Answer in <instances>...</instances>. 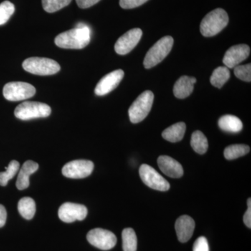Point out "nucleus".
<instances>
[{"label":"nucleus","instance_id":"obj_2","mask_svg":"<svg viewBox=\"0 0 251 251\" xmlns=\"http://www.w3.org/2000/svg\"><path fill=\"white\" fill-rule=\"evenodd\" d=\"M229 22L228 15L223 9L213 10L203 18L201 32L205 37H211L221 32Z\"/></svg>","mask_w":251,"mask_h":251},{"label":"nucleus","instance_id":"obj_31","mask_svg":"<svg viewBox=\"0 0 251 251\" xmlns=\"http://www.w3.org/2000/svg\"><path fill=\"white\" fill-rule=\"evenodd\" d=\"M193 251H209V244L206 237H201L196 239L193 248Z\"/></svg>","mask_w":251,"mask_h":251},{"label":"nucleus","instance_id":"obj_12","mask_svg":"<svg viewBox=\"0 0 251 251\" xmlns=\"http://www.w3.org/2000/svg\"><path fill=\"white\" fill-rule=\"evenodd\" d=\"M87 215V209L82 204L66 202L59 207L58 216L63 222L73 223L75 221H82Z\"/></svg>","mask_w":251,"mask_h":251},{"label":"nucleus","instance_id":"obj_32","mask_svg":"<svg viewBox=\"0 0 251 251\" xmlns=\"http://www.w3.org/2000/svg\"><path fill=\"white\" fill-rule=\"evenodd\" d=\"M77 6L81 9H87L97 4L100 0H75Z\"/></svg>","mask_w":251,"mask_h":251},{"label":"nucleus","instance_id":"obj_26","mask_svg":"<svg viewBox=\"0 0 251 251\" xmlns=\"http://www.w3.org/2000/svg\"><path fill=\"white\" fill-rule=\"evenodd\" d=\"M20 163L17 161L10 162L9 166L6 168V171L0 173V186H6L9 180L18 173Z\"/></svg>","mask_w":251,"mask_h":251},{"label":"nucleus","instance_id":"obj_5","mask_svg":"<svg viewBox=\"0 0 251 251\" xmlns=\"http://www.w3.org/2000/svg\"><path fill=\"white\" fill-rule=\"evenodd\" d=\"M154 95L151 91H145L130 105L128 115L130 122L138 124L146 118L152 107Z\"/></svg>","mask_w":251,"mask_h":251},{"label":"nucleus","instance_id":"obj_35","mask_svg":"<svg viewBox=\"0 0 251 251\" xmlns=\"http://www.w3.org/2000/svg\"><path fill=\"white\" fill-rule=\"evenodd\" d=\"M248 206H251V198H249V200H248Z\"/></svg>","mask_w":251,"mask_h":251},{"label":"nucleus","instance_id":"obj_18","mask_svg":"<svg viewBox=\"0 0 251 251\" xmlns=\"http://www.w3.org/2000/svg\"><path fill=\"white\" fill-rule=\"evenodd\" d=\"M39 169V164L36 162L27 161L23 164L22 168L20 170L17 181H16V187L19 190H24L29 186V176L35 173Z\"/></svg>","mask_w":251,"mask_h":251},{"label":"nucleus","instance_id":"obj_1","mask_svg":"<svg viewBox=\"0 0 251 251\" xmlns=\"http://www.w3.org/2000/svg\"><path fill=\"white\" fill-rule=\"evenodd\" d=\"M90 28L87 25L80 23L74 29L64 31L56 36L54 43L61 49H82L90 44Z\"/></svg>","mask_w":251,"mask_h":251},{"label":"nucleus","instance_id":"obj_22","mask_svg":"<svg viewBox=\"0 0 251 251\" xmlns=\"http://www.w3.org/2000/svg\"><path fill=\"white\" fill-rule=\"evenodd\" d=\"M191 147L196 152L199 154H204L208 150L207 138L202 132L196 130L193 133L191 140Z\"/></svg>","mask_w":251,"mask_h":251},{"label":"nucleus","instance_id":"obj_6","mask_svg":"<svg viewBox=\"0 0 251 251\" xmlns=\"http://www.w3.org/2000/svg\"><path fill=\"white\" fill-rule=\"evenodd\" d=\"M51 114V108L49 105L40 102L25 101L16 107L15 116L21 120L44 118Z\"/></svg>","mask_w":251,"mask_h":251},{"label":"nucleus","instance_id":"obj_9","mask_svg":"<svg viewBox=\"0 0 251 251\" xmlns=\"http://www.w3.org/2000/svg\"><path fill=\"white\" fill-rule=\"evenodd\" d=\"M87 241L100 250L108 251L115 247L117 237L110 231L101 228L92 229L87 235Z\"/></svg>","mask_w":251,"mask_h":251},{"label":"nucleus","instance_id":"obj_29","mask_svg":"<svg viewBox=\"0 0 251 251\" xmlns=\"http://www.w3.org/2000/svg\"><path fill=\"white\" fill-rule=\"evenodd\" d=\"M234 75L237 78L250 82L251 81V64L237 66L234 68Z\"/></svg>","mask_w":251,"mask_h":251},{"label":"nucleus","instance_id":"obj_20","mask_svg":"<svg viewBox=\"0 0 251 251\" xmlns=\"http://www.w3.org/2000/svg\"><path fill=\"white\" fill-rule=\"evenodd\" d=\"M219 126L221 129L229 133H239L243 128L240 119L231 115L221 117L219 120Z\"/></svg>","mask_w":251,"mask_h":251},{"label":"nucleus","instance_id":"obj_16","mask_svg":"<svg viewBox=\"0 0 251 251\" xmlns=\"http://www.w3.org/2000/svg\"><path fill=\"white\" fill-rule=\"evenodd\" d=\"M157 162L161 171L170 177L177 179L184 175V170L181 165L171 156H159Z\"/></svg>","mask_w":251,"mask_h":251},{"label":"nucleus","instance_id":"obj_14","mask_svg":"<svg viewBox=\"0 0 251 251\" xmlns=\"http://www.w3.org/2000/svg\"><path fill=\"white\" fill-rule=\"evenodd\" d=\"M250 47L247 44L232 46L225 54L223 62L227 68H234L245 60L250 54Z\"/></svg>","mask_w":251,"mask_h":251},{"label":"nucleus","instance_id":"obj_30","mask_svg":"<svg viewBox=\"0 0 251 251\" xmlns=\"http://www.w3.org/2000/svg\"><path fill=\"white\" fill-rule=\"evenodd\" d=\"M148 0H120V5L122 9H134L141 6Z\"/></svg>","mask_w":251,"mask_h":251},{"label":"nucleus","instance_id":"obj_24","mask_svg":"<svg viewBox=\"0 0 251 251\" xmlns=\"http://www.w3.org/2000/svg\"><path fill=\"white\" fill-rule=\"evenodd\" d=\"M250 151V148L246 145H232L224 150V156L226 159L234 160L247 154Z\"/></svg>","mask_w":251,"mask_h":251},{"label":"nucleus","instance_id":"obj_34","mask_svg":"<svg viewBox=\"0 0 251 251\" xmlns=\"http://www.w3.org/2000/svg\"><path fill=\"white\" fill-rule=\"evenodd\" d=\"M244 222L249 228L251 227V206H248L247 212L244 216Z\"/></svg>","mask_w":251,"mask_h":251},{"label":"nucleus","instance_id":"obj_19","mask_svg":"<svg viewBox=\"0 0 251 251\" xmlns=\"http://www.w3.org/2000/svg\"><path fill=\"white\" fill-rule=\"evenodd\" d=\"M186 129V126L184 122H178L163 130L162 136L168 141L176 143L183 139Z\"/></svg>","mask_w":251,"mask_h":251},{"label":"nucleus","instance_id":"obj_15","mask_svg":"<svg viewBox=\"0 0 251 251\" xmlns=\"http://www.w3.org/2000/svg\"><path fill=\"white\" fill-rule=\"evenodd\" d=\"M194 220L191 216L184 215L180 216L175 223V230L178 240L181 243H186L192 237L194 232Z\"/></svg>","mask_w":251,"mask_h":251},{"label":"nucleus","instance_id":"obj_33","mask_svg":"<svg viewBox=\"0 0 251 251\" xmlns=\"http://www.w3.org/2000/svg\"><path fill=\"white\" fill-rule=\"evenodd\" d=\"M7 213L4 206L0 204V227H2L6 224Z\"/></svg>","mask_w":251,"mask_h":251},{"label":"nucleus","instance_id":"obj_27","mask_svg":"<svg viewBox=\"0 0 251 251\" xmlns=\"http://www.w3.org/2000/svg\"><path fill=\"white\" fill-rule=\"evenodd\" d=\"M72 0H42L43 8L48 13H54L66 7Z\"/></svg>","mask_w":251,"mask_h":251},{"label":"nucleus","instance_id":"obj_4","mask_svg":"<svg viewBox=\"0 0 251 251\" xmlns=\"http://www.w3.org/2000/svg\"><path fill=\"white\" fill-rule=\"evenodd\" d=\"M23 68L26 72L38 75H50L60 71V65L53 60L46 57H30L23 63Z\"/></svg>","mask_w":251,"mask_h":251},{"label":"nucleus","instance_id":"obj_8","mask_svg":"<svg viewBox=\"0 0 251 251\" xmlns=\"http://www.w3.org/2000/svg\"><path fill=\"white\" fill-rule=\"evenodd\" d=\"M142 181L149 187L160 191H167L171 188L169 182L149 165L143 164L139 170Z\"/></svg>","mask_w":251,"mask_h":251},{"label":"nucleus","instance_id":"obj_25","mask_svg":"<svg viewBox=\"0 0 251 251\" xmlns=\"http://www.w3.org/2000/svg\"><path fill=\"white\" fill-rule=\"evenodd\" d=\"M124 251H136L138 239L136 234L132 228H126L122 232Z\"/></svg>","mask_w":251,"mask_h":251},{"label":"nucleus","instance_id":"obj_17","mask_svg":"<svg viewBox=\"0 0 251 251\" xmlns=\"http://www.w3.org/2000/svg\"><path fill=\"white\" fill-rule=\"evenodd\" d=\"M197 80L194 77H188L186 75L180 77L176 81L173 88V93L177 99H183L189 97L192 93L194 84Z\"/></svg>","mask_w":251,"mask_h":251},{"label":"nucleus","instance_id":"obj_21","mask_svg":"<svg viewBox=\"0 0 251 251\" xmlns=\"http://www.w3.org/2000/svg\"><path fill=\"white\" fill-rule=\"evenodd\" d=\"M20 214L24 219L31 220L36 212V204L32 198L25 197L20 200L18 204Z\"/></svg>","mask_w":251,"mask_h":251},{"label":"nucleus","instance_id":"obj_28","mask_svg":"<svg viewBox=\"0 0 251 251\" xmlns=\"http://www.w3.org/2000/svg\"><path fill=\"white\" fill-rule=\"evenodd\" d=\"M15 6L9 1H4L0 4V25H4L14 14Z\"/></svg>","mask_w":251,"mask_h":251},{"label":"nucleus","instance_id":"obj_13","mask_svg":"<svg viewBox=\"0 0 251 251\" xmlns=\"http://www.w3.org/2000/svg\"><path fill=\"white\" fill-rule=\"evenodd\" d=\"M124 76L125 72L122 69H118L107 74L97 84L94 90L96 95L105 96L110 93L120 85Z\"/></svg>","mask_w":251,"mask_h":251},{"label":"nucleus","instance_id":"obj_10","mask_svg":"<svg viewBox=\"0 0 251 251\" xmlns=\"http://www.w3.org/2000/svg\"><path fill=\"white\" fill-rule=\"evenodd\" d=\"M93 162L88 160H75L69 162L62 168V174L72 179H82L90 176L94 170Z\"/></svg>","mask_w":251,"mask_h":251},{"label":"nucleus","instance_id":"obj_7","mask_svg":"<svg viewBox=\"0 0 251 251\" xmlns=\"http://www.w3.org/2000/svg\"><path fill=\"white\" fill-rule=\"evenodd\" d=\"M36 89L27 82H11L6 84L3 89V95L10 101H20L34 97Z\"/></svg>","mask_w":251,"mask_h":251},{"label":"nucleus","instance_id":"obj_11","mask_svg":"<svg viewBox=\"0 0 251 251\" xmlns=\"http://www.w3.org/2000/svg\"><path fill=\"white\" fill-rule=\"evenodd\" d=\"M143 36V31L140 28H134L126 32L119 38L115 45V52L120 55L129 53L138 43Z\"/></svg>","mask_w":251,"mask_h":251},{"label":"nucleus","instance_id":"obj_3","mask_svg":"<svg viewBox=\"0 0 251 251\" xmlns=\"http://www.w3.org/2000/svg\"><path fill=\"white\" fill-rule=\"evenodd\" d=\"M174 39L171 36L161 38L151 48L144 59V67L145 69H151L161 62L173 49Z\"/></svg>","mask_w":251,"mask_h":251},{"label":"nucleus","instance_id":"obj_23","mask_svg":"<svg viewBox=\"0 0 251 251\" xmlns=\"http://www.w3.org/2000/svg\"><path fill=\"white\" fill-rule=\"evenodd\" d=\"M230 77V72L228 68L219 67L213 72L210 77L211 85L217 88L221 89Z\"/></svg>","mask_w":251,"mask_h":251}]
</instances>
